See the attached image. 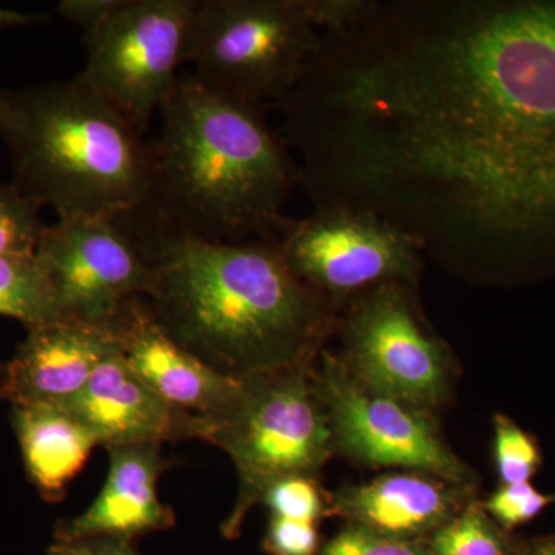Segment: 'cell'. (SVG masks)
Wrapping results in <instances>:
<instances>
[{"label":"cell","instance_id":"obj_1","mask_svg":"<svg viewBox=\"0 0 555 555\" xmlns=\"http://www.w3.org/2000/svg\"><path fill=\"white\" fill-rule=\"evenodd\" d=\"M324 195L477 284L555 278V0H396L328 50Z\"/></svg>","mask_w":555,"mask_h":555},{"label":"cell","instance_id":"obj_2","mask_svg":"<svg viewBox=\"0 0 555 555\" xmlns=\"http://www.w3.org/2000/svg\"><path fill=\"white\" fill-rule=\"evenodd\" d=\"M153 268L145 299L163 331L225 377L312 366L338 313L299 283L275 240L214 243L144 211L120 218Z\"/></svg>","mask_w":555,"mask_h":555},{"label":"cell","instance_id":"obj_3","mask_svg":"<svg viewBox=\"0 0 555 555\" xmlns=\"http://www.w3.org/2000/svg\"><path fill=\"white\" fill-rule=\"evenodd\" d=\"M159 113L141 211L214 243L273 238L301 173L266 108L214 93L185 73Z\"/></svg>","mask_w":555,"mask_h":555},{"label":"cell","instance_id":"obj_4","mask_svg":"<svg viewBox=\"0 0 555 555\" xmlns=\"http://www.w3.org/2000/svg\"><path fill=\"white\" fill-rule=\"evenodd\" d=\"M7 98L0 137L22 195L60 218L120 219L147 206L149 142L79 76Z\"/></svg>","mask_w":555,"mask_h":555},{"label":"cell","instance_id":"obj_5","mask_svg":"<svg viewBox=\"0 0 555 555\" xmlns=\"http://www.w3.org/2000/svg\"><path fill=\"white\" fill-rule=\"evenodd\" d=\"M313 364L241 379L232 406L207 426L204 440L224 449L238 473L235 509L224 524L230 535L270 486L288 477H317L335 454Z\"/></svg>","mask_w":555,"mask_h":555},{"label":"cell","instance_id":"obj_6","mask_svg":"<svg viewBox=\"0 0 555 555\" xmlns=\"http://www.w3.org/2000/svg\"><path fill=\"white\" fill-rule=\"evenodd\" d=\"M320 39L302 0H198L188 64L214 93L273 107L297 86Z\"/></svg>","mask_w":555,"mask_h":555},{"label":"cell","instance_id":"obj_7","mask_svg":"<svg viewBox=\"0 0 555 555\" xmlns=\"http://www.w3.org/2000/svg\"><path fill=\"white\" fill-rule=\"evenodd\" d=\"M273 240L299 283L338 315L383 284L418 288L426 258L406 230L357 208H313L309 217L284 218Z\"/></svg>","mask_w":555,"mask_h":555},{"label":"cell","instance_id":"obj_8","mask_svg":"<svg viewBox=\"0 0 555 555\" xmlns=\"http://www.w3.org/2000/svg\"><path fill=\"white\" fill-rule=\"evenodd\" d=\"M415 294V287L390 283L352 299L338 315L337 356L361 385L433 414L451 392L455 361Z\"/></svg>","mask_w":555,"mask_h":555},{"label":"cell","instance_id":"obj_9","mask_svg":"<svg viewBox=\"0 0 555 555\" xmlns=\"http://www.w3.org/2000/svg\"><path fill=\"white\" fill-rule=\"evenodd\" d=\"M198 0H122L83 33L79 78L144 134L188 64Z\"/></svg>","mask_w":555,"mask_h":555},{"label":"cell","instance_id":"obj_10","mask_svg":"<svg viewBox=\"0 0 555 555\" xmlns=\"http://www.w3.org/2000/svg\"><path fill=\"white\" fill-rule=\"evenodd\" d=\"M335 452L367 467L415 470L449 483L473 486L469 469L448 447L433 414L361 385L337 353L323 350L313 364Z\"/></svg>","mask_w":555,"mask_h":555},{"label":"cell","instance_id":"obj_11","mask_svg":"<svg viewBox=\"0 0 555 555\" xmlns=\"http://www.w3.org/2000/svg\"><path fill=\"white\" fill-rule=\"evenodd\" d=\"M36 257L62 317L107 323L127 301L152 292V264L118 219L60 218L43 230Z\"/></svg>","mask_w":555,"mask_h":555},{"label":"cell","instance_id":"obj_12","mask_svg":"<svg viewBox=\"0 0 555 555\" xmlns=\"http://www.w3.org/2000/svg\"><path fill=\"white\" fill-rule=\"evenodd\" d=\"M119 350L108 323L61 317L28 328L14 356L0 363V396L13 406L64 408Z\"/></svg>","mask_w":555,"mask_h":555},{"label":"cell","instance_id":"obj_13","mask_svg":"<svg viewBox=\"0 0 555 555\" xmlns=\"http://www.w3.org/2000/svg\"><path fill=\"white\" fill-rule=\"evenodd\" d=\"M107 323L131 369L170 406L208 426L238 397L241 379L219 374L182 349L159 326L144 298L127 301Z\"/></svg>","mask_w":555,"mask_h":555},{"label":"cell","instance_id":"obj_14","mask_svg":"<svg viewBox=\"0 0 555 555\" xmlns=\"http://www.w3.org/2000/svg\"><path fill=\"white\" fill-rule=\"evenodd\" d=\"M64 409L107 449L206 438V422L170 406L139 377L120 350L94 371Z\"/></svg>","mask_w":555,"mask_h":555},{"label":"cell","instance_id":"obj_15","mask_svg":"<svg viewBox=\"0 0 555 555\" xmlns=\"http://www.w3.org/2000/svg\"><path fill=\"white\" fill-rule=\"evenodd\" d=\"M474 500V499H473ZM470 502V486L415 470H392L332 496L334 513L378 534L415 540L430 535Z\"/></svg>","mask_w":555,"mask_h":555},{"label":"cell","instance_id":"obj_16","mask_svg":"<svg viewBox=\"0 0 555 555\" xmlns=\"http://www.w3.org/2000/svg\"><path fill=\"white\" fill-rule=\"evenodd\" d=\"M108 477L101 494L82 516L61 529V542L130 539L173 525V513L158 495V478L166 465L159 444L108 448Z\"/></svg>","mask_w":555,"mask_h":555},{"label":"cell","instance_id":"obj_17","mask_svg":"<svg viewBox=\"0 0 555 555\" xmlns=\"http://www.w3.org/2000/svg\"><path fill=\"white\" fill-rule=\"evenodd\" d=\"M11 422L33 485L47 502H60L100 444L96 437L64 408L13 406Z\"/></svg>","mask_w":555,"mask_h":555},{"label":"cell","instance_id":"obj_18","mask_svg":"<svg viewBox=\"0 0 555 555\" xmlns=\"http://www.w3.org/2000/svg\"><path fill=\"white\" fill-rule=\"evenodd\" d=\"M0 317L21 321L27 331L62 317L49 276L36 255L0 257Z\"/></svg>","mask_w":555,"mask_h":555},{"label":"cell","instance_id":"obj_19","mask_svg":"<svg viewBox=\"0 0 555 555\" xmlns=\"http://www.w3.org/2000/svg\"><path fill=\"white\" fill-rule=\"evenodd\" d=\"M427 550L433 555H514L505 532L477 500L433 532Z\"/></svg>","mask_w":555,"mask_h":555},{"label":"cell","instance_id":"obj_20","mask_svg":"<svg viewBox=\"0 0 555 555\" xmlns=\"http://www.w3.org/2000/svg\"><path fill=\"white\" fill-rule=\"evenodd\" d=\"M40 207L14 184H0V257L36 255L47 225Z\"/></svg>","mask_w":555,"mask_h":555},{"label":"cell","instance_id":"obj_21","mask_svg":"<svg viewBox=\"0 0 555 555\" xmlns=\"http://www.w3.org/2000/svg\"><path fill=\"white\" fill-rule=\"evenodd\" d=\"M494 463L502 485L529 483L543 465L542 449L509 416H494Z\"/></svg>","mask_w":555,"mask_h":555},{"label":"cell","instance_id":"obj_22","mask_svg":"<svg viewBox=\"0 0 555 555\" xmlns=\"http://www.w3.org/2000/svg\"><path fill=\"white\" fill-rule=\"evenodd\" d=\"M272 516L315 524L334 513L332 496L323 491L317 477H288L270 486L262 499Z\"/></svg>","mask_w":555,"mask_h":555},{"label":"cell","instance_id":"obj_23","mask_svg":"<svg viewBox=\"0 0 555 555\" xmlns=\"http://www.w3.org/2000/svg\"><path fill=\"white\" fill-rule=\"evenodd\" d=\"M554 503L555 495L537 491L535 486L529 481V483L502 485L485 502H481V505L500 528L514 529L534 520Z\"/></svg>","mask_w":555,"mask_h":555},{"label":"cell","instance_id":"obj_24","mask_svg":"<svg viewBox=\"0 0 555 555\" xmlns=\"http://www.w3.org/2000/svg\"><path fill=\"white\" fill-rule=\"evenodd\" d=\"M321 555H433L414 540L378 534L349 525L321 551Z\"/></svg>","mask_w":555,"mask_h":555},{"label":"cell","instance_id":"obj_25","mask_svg":"<svg viewBox=\"0 0 555 555\" xmlns=\"http://www.w3.org/2000/svg\"><path fill=\"white\" fill-rule=\"evenodd\" d=\"M321 35H343L361 27L377 11L375 0H302Z\"/></svg>","mask_w":555,"mask_h":555},{"label":"cell","instance_id":"obj_26","mask_svg":"<svg viewBox=\"0 0 555 555\" xmlns=\"http://www.w3.org/2000/svg\"><path fill=\"white\" fill-rule=\"evenodd\" d=\"M320 537L317 525L272 516L270 518L264 547L272 555H313Z\"/></svg>","mask_w":555,"mask_h":555},{"label":"cell","instance_id":"obj_27","mask_svg":"<svg viewBox=\"0 0 555 555\" xmlns=\"http://www.w3.org/2000/svg\"><path fill=\"white\" fill-rule=\"evenodd\" d=\"M122 0H62L57 13L82 28V33L100 27L119 9Z\"/></svg>","mask_w":555,"mask_h":555},{"label":"cell","instance_id":"obj_28","mask_svg":"<svg viewBox=\"0 0 555 555\" xmlns=\"http://www.w3.org/2000/svg\"><path fill=\"white\" fill-rule=\"evenodd\" d=\"M116 542H104L96 545H86L83 542H62L68 546L73 555H137L130 547L124 545L122 540Z\"/></svg>","mask_w":555,"mask_h":555},{"label":"cell","instance_id":"obj_29","mask_svg":"<svg viewBox=\"0 0 555 555\" xmlns=\"http://www.w3.org/2000/svg\"><path fill=\"white\" fill-rule=\"evenodd\" d=\"M49 21L47 14L22 13V11L0 9V31L10 28L33 27Z\"/></svg>","mask_w":555,"mask_h":555},{"label":"cell","instance_id":"obj_30","mask_svg":"<svg viewBox=\"0 0 555 555\" xmlns=\"http://www.w3.org/2000/svg\"><path fill=\"white\" fill-rule=\"evenodd\" d=\"M528 555H555V537L537 543V545L529 551Z\"/></svg>","mask_w":555,"mask_h":555},{"label":"cell","instance_id":"obj_31","mask_svg":"<svg viewBox=\"0 0 555 555\" xmlns=\"http://www.w3.org/2000/svg\"><path fill=\"white\" fill-rule=\"evenodd\" d=\"M7 112H9V98H7V91H0V129L5 122Z\"/></svg>","mask_w":555,"mask_h":555},{"label":"cell","instance_id":"obj_32","mask_svg":"<svg viewBox=\"0 0 555 555\" xmlns=\"http://www.w3.org/2000/svg\"><path fill=\"white\" fill-rule=\"evenodd\" d=\"M50 555H73L72 551L68 550V546L65 543H60L53 551H51Z\"/></svg>","mask_w":555,"mask_h":555}]
</instances>
